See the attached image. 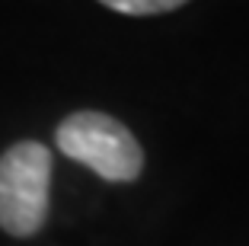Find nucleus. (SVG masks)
Listing matches in <instances>:
<instances>
[{"mask_svg": "<svg viewBox=\"0 0 249 246\" xmlns=\"http://www.w3.org/2000/svg\"><path fill=\"white\" fill-rule=\"evenodd\" d=\"M52 153L38 141H19L0 157V227L32 237L48 217Z\"/></svg>", "mask_w": 249, "mask_h": 246, "instance_id": "obj_2", "label": "nucleus"}, {"mask_svg": "<svg viewBox=\"0 0 249 246\" xmlns=\"http://www.w3.org/2000/svg\"><path fill=\"white\" fill-rule=\"evenodd\" d=\"M58 151L89 167L106 182H131L144 170V151L118 118L106 112H73L58 125Z\"/></svg>", "mask_w": 249, "mask_h": 246, "instance_id": "obj_1", "label": "nucleus"}, {"mask_svg": "<svg viewBox=\"0 0 249 246\" xmlns=\"http://www.w3.org/2000/svg\"><path fill=\"white\" fill-rule=\"evenodd\" d=\"M99 3L124 16H157V13H169V10L182 7L185 0H99Z\"/></svg>", "mask_w": 249, "mask_h": 246, "instance_id": "obj_3", "label": "nucleus"}]
</instances>
